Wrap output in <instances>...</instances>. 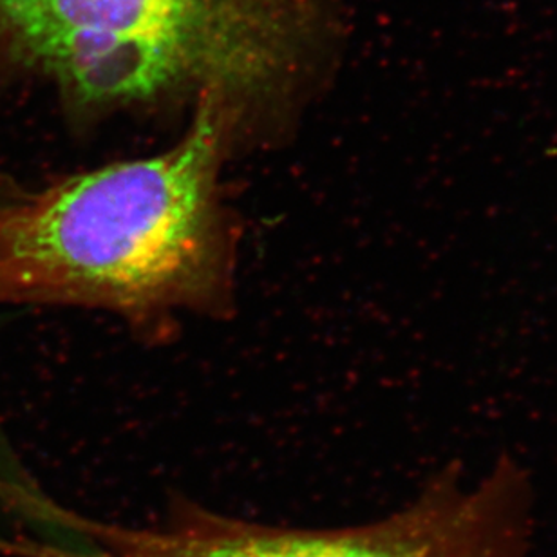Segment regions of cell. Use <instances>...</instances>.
Instances as JSON below:
<instances>
[{
  "label": "cell",
  "instance_id": "cell-1",
  "mask_svg": "<svg viewBox=\"0 0 557 557\" xmlns=\"http://www.w3.org/2000/svg\"><path fill=\"white\" fill-rule=\"evenodd\" d=\"M343 0H0V86L38 84L75 124L212 100L274 135L326 81Z\"/></svg>",
  "mask_w": 557,
  "mask_h": 557
},
{
  "label": "cell",
  "instance_id": "cell-2",
  "mask_svg": "<svg viewBox=\"0 0 557 557\" xmlns=\"http://www.w3.org/2000/svg\"><path fill=\"white\" fill-rule=\"evenodd\" d=\"M239 141L212 100L169 149L114 161L0 207V306L106 310L136 326L231 308L237 223L223 169Z\"/></svg>",
  "mask_w": 557,
  "mask_h": 557
},
{
  "label": "cell",
  "instance_id": "cell-3",
  "mask_svg": "<svg viewBox=\"0 0 557 557\" xmlns=\"http://www.w3.org/2000/svg\"><path fill=\"white\" fill-rule=\"evenodd\" d=\"M76 547L59 557H463L438 507L418 496L370 525L295 531L182 510L158 529H129L67 516Z\"/></svg>",
  "mask_w": 557,
  "mask_h": 557
}]
</instances>
